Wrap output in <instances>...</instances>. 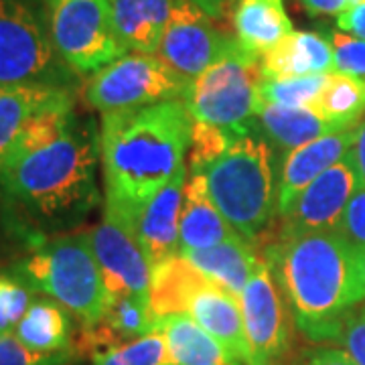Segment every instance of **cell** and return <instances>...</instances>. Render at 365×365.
Here are the masks:
<instances>
[{"label":"cell","mask_w":365,"mask_h":365,"mask_svg":"<svg viewBox=\"0 0 365 365\" xmlns=\"http://www.w3.org/2000/svg\"><path fill=\"white\" fill-rule=\"evenodd\" d=\"M193 118L185 100L102 114L104 205L132 222L144 203L185 169Z\"/></svg>","instance_id":"1"},{"label":"cell","mask_w":365,"mask_h":365,"mask_svg":"<svg viewBox=\"0 0 365 365\" xmlns=\"http://www.w3.org/2000/svg\"><path fill=\"white\" fill-rule=\"evenodd\" d=\"M98 165L100 128L76 116L57 140L9 158L0 170V187L37 227L59 234L100 203Z\"/></svg>","instance_id":"2"},{"label":"cell","mask_w":365,"mask_h":365,"mask_svg":"<svg viewBox=\"0 0 365 365\" xmlns=\"http://www.w3.org/2000/svg\"><path fill=\"white\" fill-rule=\"evenodd\" d=\"M264 258L294 323L311 341H333L343 314L364 302L355 252L337 232L276 240Z\"/></svg>","instance_id":"3"},{"label":"cell","mask_w":365,"mask_h":365,"mask_svg":"<svg viewBox=\"0 0 365 365\" xmlns=\"http://www.w3.org/2000/svg\"><path fill=\"white\" fill-rule=\"evenodd\" d=\"M35 292L57 300L81 327H93L106 314L110 292L91 250L90 232L39 237L13 266Z\"/></svg>","instance_id":"4"},{"label":"cell","mask_w":365,"mask_h":365,"mask_svg":"<svg viewBox=\"0 0 365 365\" xmlns=\"http://www.w3.org/2000/svg\"><path fill=\"white\" fill-rule=\"evenodd\" d=\"M203 175L223 217L242 237L256 240L276 215L278 195L272 148L260 128L235 136Z\"/></svg>","instance_id":"5"},{"label":"cell","mask_w":365,"mask_h":365,"mask_svg":"<svg viewBox=\"0 0 365 365\" xmlns=\"http://www.w3.org/2000/svg\"><path fill=\"white\" fill-rule=\"evenodd\" d=\"M260 57L246 51L237 41L197 76L185 96L193 120L242 136L256 130L260 108Z\"/></svg>","instance_id":"6"},{"label":"cell","mask_w":365,"mask_h":365,"mask_svg":"<svg viewBox=\"0 0 365 365\" xmlns=\"http://www.w3.org/2000/svg\"><path fill=\"white\" fill-rule=\"evenodd\" d=\"M71 78L53 47L45 2L0 0V83L71 88Z\"/></svg>","instance_id":"7"},{"label":"cell","mask_w":365,"mask_h":365,"mask_svg":"<svg viewBox=\"0 0 365 365\" xmlns=\"http://www.w3.org/2000/svg\"><path fill=\"white\" fill-rule=\"evenodd\" d=\"M53 47L73 76H91L126 55L110 0H45Z\"/></svg>","instance_id":"8"},{"label":"cell","mask_w":365,"mask_h":365,"mask_svg":"<svg viewBox=\"0 0 365 365\" xmlns=\"http://www.w3.org/2000/svg\"><path fill=\"white\" fill-rule=\"evenodd\" d=\"M189 86L157 53L130 51L91 73L83 88V98L90 108L110 114L185 100Z\"/></svg>","instance_id":"9"},{"label":"cell","mask_w":365,"mask_h":365,"mask_svg":"<svg viewBox=\"0 0 365 365\" xmlns=\"http://www.w3.org/2000/svg\"><path fill=\"white\" fill-rule=\"evenodd\" d=\"M90 242L110 297L136 294L148 299L153 266L128 215L104 205V217L90 230Z\"/></svg>","instance_id":"10"},{"label":"cell","mask_w":365,"mask_h":365,"mask_svg":"<svg viewBox=\"0 0 365 365\" xmlns=\"http://www.w3.org/2000/svg\"><path fill=\"white\" fill-rule=\"evenodd\" d=\"M234 37L215 26V21L189 0H175L157 55L185 81L201 76Z\"/></svg>","instance_id":"11"},{"label":"cell","mask_w":365,"mask_h":365,"mask_svg":"<svg viewBox=\"0 0 365 365\" xmlns=\"http://www.w3.org/2000/svg\"><path fill=\"white\" fill-rule=\"evenodd\" d=\"M240 307L250 347L248 365H274L288 347V319L282 292L264 256L240 294Z\"/></svg>","instance_id":"12"},{"label":"cell","mask_w":365,"mask_h":365,"mask_svg":"<svg viewBox=\"0 0 365 365\" xmlns=\"http://www.w3.org/2000/svg\"><path fill=\"white\" fill-rule=\"evenodd\" d=\"M361 187L351 158H341L309 187H304L290 207L280 215L278 240L297 235L335 232L353 193Z\"/></svg>","instance_id":"13"},{"label":"cell","mask_w":365,"mask_h":365,"mask_svg":"<svg viewBox=\"0 0 365 365\" xmlns=\"http://www.w3.org/2000/svg\"><path fill=\"white\" fill-rule=\"evenodd\" d=\"M187 185V167L167 182L157 195L150 197L134 217V230L150 266L169 260L179 254V223L182 197Z\"/></svg>","instance_id":"14"},{"label":"cell","mask_w":365,"mask_h":365,"mask_svg":"<svg viewBox=\"0 0 365 365\" xmlns=\"http://www.w3.org/2000/svg\"><path fill=\"white\" fill-rule=\"evenodd\" d=\"M357 126L331 132L313 143L287 153L282 167H280L278 195H276L278 217L290 207V203L299 197L304 187H309L327 169L337 165L341 158L347 157V153L351 150L353 140H355V134H357Z\"/></svg>","instance_id":"15"},{"label":"cell","mask_w":365,"mask_h":365,"mask_svg":"<svg viewBox=\"0 0 365 365\" xmlns=\"http://www.w3.org/2000/svg\"><path fill=\"white\" fill-rule=\"evenodd\" d=\"M242 237L209 197L203 173H189L179 223V254L217 246L225 240Z\"/></svg>","instance_id":"16"},{"label":"cell","mask_w":365,"mask_h":365,"mask_svg":"<svg viewBox=\"0 0 365 365\" xmlns=\"http://www.w3.org/2000/svg\"><path fill=\"white\" fill-rule=\"evenodd\" d=\"M187 314L201 325L215 341H220L240 364L248 365L250 347L244 331L240 297L209 280L197 292Z\"/></svg>","instance_id":"17"},{"label":"cell","mask_w":365,"mask_h":365,"mask_svg":"<svg viewBox=\"0 0 365 365\" xmlns=\"http://www.w3.org/2000/svg\"><path fill=\"white\" fill-rule=\"evenodd\" d=\"M71 88L49 83H0V170L26 124L49 106L71 98Z\"/></svg>","instance_id":"18"},{"label":"cell","mask_w":365,"mask_h":365,"mask_svg":"<svg viewBox=\"0 0 365 365\" xmlns=\"http://www.w3.org/2000/svg\"><path fill=\"white\" fill-rule=\"evenodd\" d=\"M264 78H302L335 71L331 37L314 31H292L260 57Z\"/></svg>","instance_id":"19"},{"label":"cell","mask_w":365,"mask_h":365,"mask_svg":"<svg viewBox=\"0 0 365 365\" xmlns=\"http://www.w3.org/2000/svg\"><path fill=\"white\" fill-rule=\"evenodd\" d=\"M258 124L268 143L276 144L287 153L331 132L349 128L337 120L321 114L317 108H284L266 102H260L258 108Z\"/></svg>","instance_id":"20"},{"label":"cell","mask_w":365,"mask_h":365,"mask_svg":"<svg viewBox=\"0 0 365 365\" xmlns=\"http://www.w3.org/2000/svg\"><path fill=\"white\" fill-rule=\"evenodd\" d=\"M175 0H110L114 29L130 53H157Z\"/></svg>","instance_id":"21"},{"label":"cell","mask_w":365,"mask_h":365,"mask_svg":"<svg viewBox=\"0 0 365 365\" xmlns=\"http://www.w3.org/2000/svg\"><path fill=\"white\" fill-rule=\"evenodd\" d=\"M157 331L167 343V365H237L240 361L187 313L158 317ZM244 365V364H242Z\"/></svg>","instance_id":"22"},{"label":"cell","mask_w":365,"mask_h":365,"mask_svg":"<svg viewBox=\"0 0 365 365\" xmlns=\"http://www.w3.org/2000/svg\"><path fill=\"white\" fill-rule=\"evenodd\" d=\"M232 23L235 41L258 57L294 31L284 9V0H237Z\"/></svg>","instance_id":"23"},{"label":"cell","mask_w":365,"mask_h":365,"mask_svg":"<svg viewBox=\"0 0 365 365\" xmlns=\"http://www.w3.org/2000/svg\"><path fill=\"white\" fill-rule=\"evenodd\" d=\"M182 256L213 284L225 288L237 297L246 288L260 262V256L250 246L246 237L225 240L211 248L182 252Z\"/></svg>","instance_id":"24"},{"label":"cell","mask_w":365,"mask_h":365,"mask_svg":"<svg viewBox=\"0 0 365 365\" xmlns=\"http://www.w3.org/2000/svg\"><path fill=\"white\" fill-rule=\"evenodd\" d=\"M69 314L57 300L39 297L31 302L13 335L31 351L47 355L78 353V349H73V325Z\"/></svg>","instance_id":"25"},{"label":"cell","mask_w":365,"mask_h":365,"mask_svg":"<svg viewBox=\"0 0 365 365\" xmlns=\"http://www.w3.org/2000/svg\"><path fill=\"white\" fill-rule=\"evenodd\" d=\"M209 280L197 270L182 254H175L169 260L153 268L150 280V309L157 317L187 313L191 300Z\"/></svg>","instance_id":"26"},{"label":"cell","mask_w":365,"mask_h":365,"mask_svg":"<svg viewBox=\"0 0 365 365\" xmlns=\"http://www.w3.org/2000/svg\"><path fill=\"white\" fill-rule=\"evenodd\" d=\"M157 314L150 309V300L136 294H112L106 314L98 325L116 341L138 339L155 331Z\"/></svg>","instance_id":"27"},{"label":"cell","mask_w":365,"mask_h":365,"mask_svg":"<svg viewBox=\"0 0 365 365\" xmlns=\"http://www.w3.org/2000/svg\"><path fill=\"white\" fill-rule=\"evenodd\" d=\"M314 108L345 126L359 124L365 116V81L331 71Z\"/></svg>","instance_id":"28"},{"label":"cell","mask_w":365,"mask_h":365,"mask_svg":"<svg viewBox=\"0 0 365 365\" xmlns=\"http://www.w3.org/2000/svg\"><path fill=\"white\" fill-rule=\"evenodd\" d=\"M91 365H167V343L160 331L138 339L118 341L90 353Z\"/></svg>","instance_id":"29"},{"label":"cell","mask_w":365,"mask_h":365,"mask_svg":"<svg viewBox=\"0 0 365 365\" xmlns=\"http://www.w3.org/2000/svg\"><path fill=\"white\" fill-rule=\"evenodd\" d=\"M329 73L302 78H264L260 86V102L284 108H314Z\"/></svg>","instance_id":"30"},{"label":"cell","mask_w":365,"mask_h":365,"mask_svg":"<svg viewBox=\"0 0 365 365\" xmlns=\"http://www.w3.org/2000/svg\"><path fill=\"white\" fill-rule=\"evenodd\" d=\"M35 300V288L14 268L0 270V335H13Z\"/></svg>","instance_id":"31"},{"label":"cell","mask_w":365,"mask_h":365,"mask_svg":"<svg viewBox=\"0 0 365 365\" xmlns=\"http://www.w3.org/2000/svg\"><path fill=\"white\" fill-rule=\"evenodd\" d=\"M234 138L235 136L230 132L193 120L189 144V173H203L213 160L222 157Z\"/></svg>","instance_id":"32"},{"label":"cell","mask_w":365,"mask_h":365,"mask_svg":"<svg viewBox=\"0 0 365 365\" xmlns=\"http://www.w3.org/2000/svg\"><path fill=\"white\" fill-rule=\"evenodd\" d=\"M79 353H37L25 347L14 335H0V365H71Z\"/></svg>","instance_id":"33"},{"label":"cell","mask_w":365,"mask_h":365,"mask_svg":"<svg viewBox=\"0 0 365 365\" xmlns=\"http://www.w3.org/2000/svg\"><path fill=\"white\" fill-rule=\"evenodd\" d=\"M333 341L355 364L365 365V300L343 314Z\"/></svg>","instance_id":"34"},{"label":"cell","mask_w":365,"mask_h":365,"mask_svg":"<svg viewBox=\"0 0 365 365\" xmlns=\"http://www.w3.org/2000/svg\"><path fill=\"white\" fill-rule=\"evenodd\" d=\"M329 37L333 43L335 71L365 81V39L347 35L343 31H333Z\"/></svg>","instance_id":"35"},{"label":"cell","mask_w":365,"mask_h":365,"mask_svg":"<svg viewBox=\"0 0 365 365\" xmlns=\"http://www.w3.org/2000/svg\"><path fill=\"white\" fill-rule=\"evenodd\" d=\"M335 232L349 244L353 252H365V185L353 193Z\"/></svg>","instance_id":"36"},{"label":"cell","mask_w":365,"mask_h":365,"mask_svg":"<svg viewBox=\"0 0 365 365\" xmlns=\"http://www.w3.org/2000/svg\"><path fill=\"white\" fill-rule=\"evenodd\" d=\"M337 29L347 35L365 39V0L353 2L337 16Z\"/></svg>","instance_id":"37"},{"label":"cell","mask_w":365,"mask_h":365,"mask_svg":"<svg viewBox=\"0 0 365 365\" xmlns=\"http://www.w3.org/2000/svg\"><path fill=\"white\" fill-rule=\"evenodd\" d=\"M304 365H357L341 347H314L304 355Z\"/></svg>","instance_id":"38"},{"label":"cell","mask_w":365,"mask_h":365,"mask_svg":"<svg viewBox=\"0 0 365 365\" xmlns=\"http://www.w3.org/2000/svg\"><path fill=\"white\" fill-rule=\"evenodd\" d=\"M300 4L311 16H339L349 0H300Z\"/></svg>","instance_id":"39"},{"label":"cell","mask_w":365,"mask_h":365,"mask_svg":"<svg viewBox=\"0 0 365 365\" xmlns=\"http://www.w3.org/2000/svg\"><path fill=\"white\" fill-rule=\"evenodd\" d=\"M347 157L351 158L361 185H365V116L361 118V122L357 126V134H355V140H353L351 150L347 153Z\"/></svg>","instance_id":"40"},{"label":"cell","mask_w":365,"mask_h":365,"mask_svg":"<svg viewBox=\"0 0 365 365\" xmlns=\"http://www.w3.org/2000/svg\"><path fill=\"white\" fill-rule=\"evenodd\" d=\"M189 2H193L201 11H205L213 21H222L230 9V0H189Z\"/></svg>","instance_id":"41"},{"label":"cell","mask_w":365,"mask_h":365,"mask_svg":"<svg viewBox=\"0 0 365 365\" xmlns=\"http://www.w3.org/2000/svg\"><path fill=\"white\" fill-rule=\"evenodd\" d=\"M355 274H357L359 292L365 300V252H355Z\"/></svg>","instance_id":"42"},{"label":"cell","mask_w":365,"mask_h":365,"mask_svg":"<svg viewBox=\"0 0 365 365\" xmlns=\"http://www.w3.org/2000/svg\"><path fill=\"white\" fill-rule=\"evenodd\" d=\"M230 4H237V0H230Z\"/></svg>","instance_id":"43"},{"label":"cell","mask_w":365,"mask_h":365,"mask_svg":"<svg viewBox=\"0 0 365 365\" xmlns=\"http://www.w3.org/2000/svg\"><path fill=\"white\" fill-rule=\"evenodd\" d=\"M237 365H242V364H237Z\"/></svg>","instance_id":"44"}]
</instances>
